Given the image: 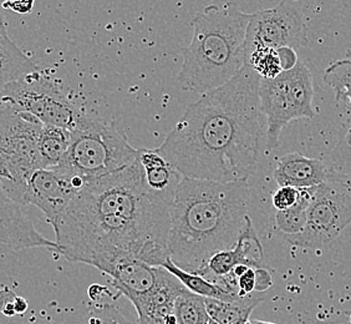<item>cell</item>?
Listing matches in <instances>:
<instances>
[{
  "label": "cell",
  "instance_id": "1",
  "mask_svg": "<svg viewBox=\"0 0 351 324\" xmlns=\"http://www.w3.org/2000/svg\"><path fill=\"white\" fill-rule=\"evenodd\" d=\"M175 191L149 189L138 160L88 180L53 224L58 253L112 279L132 258L161 267L169 258Z\"/></svg>",
  "mask_w": 351,
  "mask_h": 324
},
{
  "label": "cell",
  "instance_id": "2",
  "mask_svg": "<svg viewBox=\"0 0 351 324\" xmlns=\"http://www.w3.org/2000/svg\"><path fill=\"white\" fill-rule=\"evenodd\" d=\"M259 81L247 64L230 82L201 95L156 151L183 177L248 183L262 134Z\"/></svg>",
  "mask_w": 351,
  "mask_h": 324
},
{
  "label": "cell",
  "instance_id": "3",
  "mask_svg": "<svg viewBox=\"0 0 351 324\" xmlns=\"http://www.w3.org/2000/svg\"><path fill=\"white\" fill-rule=\"evenodd\" d=\"M248 183L181 177L171 212L167 251L181 270L201 276L218 252L236 246L248 220Z\"/></svg>",
  "mask_w": 351,
  "mask_h": 324
},
{
  "label": "cell",
  "instance_id": "4",
  "mask_svg": "<svg viewBox=\"0 0 351 324\" xmlns=\"http://www.w3.org/2000/svg\"><path fill=\"white\" fill-rule=\"evenodd\" d=\"M250 15L236 3L210 4L192 21L191 43L183 47L176 80L184 91L203 95L230 82L247 65L245 38Z\"/></svg>",
  "mask_w": 351,
  "mask_h": 324
},
{
  "label": "cell",
  "instance_id": "5",
  "mask_svg": "<svg viewBox=\"0 0 351 324\" xmlns=\"http://www.w3.org/2000/svg\"><path fill=\"white\" fill-rule=\"evenodd\" d=\"M138 160V149L108 122L84 115L71 130V146L58 170L85 181L115 174Z\"/></svg>",
  "mask_w": 351,
  "mask_h": 324
},
{
  "label": "cell",
  "instance_id": "6",
  "mask_svg": "<svg viewBox=\"0 0 351 324\" xmlns=\"http://www.w3.org/2000/svg\"><path fill=\"white\" fill-rule=\"evenodd\" d=\"M43 124L8 105L0 110V183L14 202H23L29 178L41 170L39 136Z\"/></svg>",
  "mask_w": 351,
  "mask_h": 324
},
{
  "label": "cell",
  "instance_id": "7",
  "mask_svg": "<svg viewBox=\"0 0 351 324\" xmlns=\"http://www.w3.org/2000/svg\"><path fill=\"white\" fill-rule=\"evenodd\" d=\"M261 113L267 117V148L276 149L283 128L298 119H314L313 78L303 62L276 79L259 81Z\"/></svg>",
  "mask_w": 351,
  "mask_h": 324
},
{
  "label": "cell",
  "instance_id": "8",
  "mask_svg": "<svg viewBox=\"0 0 351 324\" xmlns=\"http://www.w3.org/2000/svg\"><path fill=\"white\" fill-rule=\"evenodd\" d=\"M350 223L351 178L331 170L328 181L311 189L304 230L283 240L300 248L317 250L335 242Z\"/></svg>",
  "mask_w": 351,
  "mask_h": 324
},
{
  "label": "cell",
  "instance_id": "9",
  "mask_svg": "<svg viewBox=\"0 0 351 324\" xmlns=\"http://www.w3.org/2000/svg\"><path fill=\"white\" fill-rule=\"evenodd\" d=\"M0 104L34 116L43 125L70 131L85 115L69 100L56 82L39 69L8 85Z\"/></svg>",
  "mask_w": 351,
  "mask_h": 324
},
{
  "label": "cell",
  "instance_id": "10",
  "mask_svg": "<svg viewBox=\"0 0 351 324\" xmlns=\"http://www.w3.org/2000/svg\"><path fill=\"white\" fill-rule=\"evenodd\" d=\"M308 43V25L294 4L280 1L276 7L250 15L245 38L247 56L259 47H291L298 50Z\"/></svg>",
  "mask_w": 351,
  "mask_h": 324
},
{
  "label": "cell",
  "instance_id": "11",
  "mask_svg": "<svg viewBox=\"0 0 351 324\" xmlns=\"http://www.w3.org/2000/svg\"><path fill=\"white\" fill-rule=\"evenodd\" d=\"M77 192L73 176L58 169L38 170L27 181L21 205L38 207L53 226Z\"/></svg>",
  "mask_w": 351,
  "mask_h": 324
},
{
  "label": "cell",
  "instance_id": "12",
  "mask_svg": "<svg viewBox=\"0 0 351 324\" xmlns=\"http://www.w3.org/2000/svg\"><path fill=\"white\" fill-rule=\"evenodd\" d=\"M184 288L175 276L160 267L155 286L145 294L130 299L138 316L137 324H177L173 305Z\"/></svg>",
  "mask_w": 351,
  "mask_h": 324
},
{
  "label": "cell",
  "instance_id": "13",
  "mask_svg": "<svg viewBox=\"0 0 351 324\" xmlns=\"http://www.w3.org/2000/svg\"><path fill=\"white\" fill-rule=\"evenodd\" d=\"M0 244L14 251L44 247L58 252V244L39 233L24 213L19 203L14 202L0 187Z\"/></svg>",
  "mask_w": 351,
  "mask_h": 324
},
{
  "label": "cell",
  "instance_id": "14",
  "mask_svg": "<svg viewBox=\"0 0 351 324\" xmlns=\"http://www.w3.org/2000/svg\"><path fill=\"white\" fill-rule=\"evenodd\" d=\"M330 174V167L322 160L291 152L278 159L273 176L279 187L303 189H313L324 183Z\"/></svg>",
  "mask_w": 351,
  "mask_h": 324
},
{
  "label": "cell",
  "instance_id": "15",
  "mask_svg": "<svg viewBox=\"0 0 351 324\" xmlns=\"http://www.w3.org/2000/svg\"><path fill=\"white\" fill-rule=\"evenodd\" d=\"M263 299V296L253 293L247 297L237 298L230 302L212 298H204V302L210 321L215 323L247 324L250 323L248 321L252 312Z\"/></svg>",
  "mask_w": 351,
  "mask_h": 324
},
{
  "label": "cell",
  "instance_id": "16",
  "mask_svg": "<svg viewBox=\"0 0 351 324\" xmlns=\"http://www.w3.org/2000/svg\"><path fill=\"white\" fill-rule=\"evenodd\" d=\"M138 161L149 189L165 192L176 189L181 177L155 150L138 149Z\"/></svg>",
  "mask_w": 351,
  "mask_h": 324
},
{
  "label": "cell",
  "instance_id": "17",
  "mask_svg": "<svg viewBox=\"0 0 351 324\" xmlns=\"http://www.w3.org/2000/svg\"><path fill=\"white\" fill-rule=\"evenodd\" d=\"M36 70L34 62L13 41H0V99L8 85Z\"/></svg>",
  "mask_w": 351,
  "mask_h": 324
},
{
  "label": "cell",
  "instance_id": "18",
  "mask_svg": "<svg viewBox=\"0 0 351 324\" xmlns=\"http://www.w3.org/2000/svg\"><path fill=\"white\" fill-rule=\"evenodd\" d=\"M71 146V131L66 128L47 126L39 136V156L41 169H56L65 160Z\"/></svg>",
  "mask_w": 351,
  "mask_h": 324
},
{
  "label": "cell",
  "instance_id": "19",
  "mask_svg": "<svg viewBox=\"0 0 351 324\" xmlns=\"http://www.w3.org/2000/svg\"><path fill=\"white\" fill-rule=\"evenodd\" d=\"M311 189H300L298 202L285 211H277L274 215V231L282 238L297 236L304 230L311 205Z\"/></svg>",
  "mask_w": 351,
  "mask_h": 324
},
{
  "label": "cell",
  "instance_id": "20",
  "mask_svg": "<svg viewBox=\"0 0 351 324\" xmlns=\"http://www.w3.org/2000/svg\"><path fill=\"white\" fill-rule=\"evenodd\" d=\"M161 267L163 270L169 272L172 276H175L189 292L195 293L197 296H201L203 298H212V299H219V301H224V302H230V301H234L237 298H241L230 294V292H227L221 286L210 282L208 279H206L202 276L193 275V273H189V272L178 268L169 258L166 259V262H163Z\"/></svg>",
  "mask_w": 351,
  "mask_h": 324
},
{
  "label": "cell",
  "instance_id": "21",
  "mask_svg": "<svg viewBox=\"0 0 351 324\" xmlns=\"http://www.w3.org/2000/svg\"><path fill=\"white\" fill-rule=\"evenodd\" d=\"M173 314L177 324H208L210 322L204 298L189 292L187 288L176 298Z\"/></svg>",
  "mask_w": 351,
  "mask_h": 324
},
{
  "label": "cell",
  "instance_id": "22",
  "mask_svg": "<svg viewBox=\"0 0 351 324\" xmlns=\"http://www.w3.org/2000/svg\"><path fill=\"white\" fill-rule=\"evenodd\" d=\"M237 258L239 264H245L253 268H268L264 261V251L261 241L257 236V232L254 230L253 222L248 217L243 232L237 241L236 246L233 247Z\"/></svg>",
  "mask_w": 351,
  "mask_h": 324
},
{
  "label": "cell",
  "instance_id": "23",
  "mask_svg": "<svg viewBox=\"0 0 351 324\" xmlns=\"http://www.w3.org/2000/svg\"><path fill=\"white\" fill-rule=\"evenodd\" d=\"M324 81L335 91L338 102L348 100L351 113V49L346 51V59L332 62L325 70Z\"/></svg>",
  "mask_w": 351,
  "mask_h": 324
},
{
  "label": "cell",
  "instance_id": "24",
  "mask_svg": "<svg viewBox=\"0 0 351 324\" xmlns=\"http://www.w3.org/2000/svg\"><path fill=\"white\" fill-rule=\"evenodd\" d=\"M247 64L261 79L265 80L276 79L283 73L277 50L270 47H259L253 50L247 56Z\"/></svg>",
  "mask_w": 351,
  "mask_h": 324
},
{
  "label": "cell",
  "instance_id": "25",
  "mask_svg": "<svg viewBox=\"0 0 351 324\" xmlns=\"http://www.w3.org/2000/svg\"><path fill=\"white\" fill-rule=\"evenodd\" d=\"M273 286V279L268 268H253L250 267L241 277L237 278L238 297L243 298L253 294L254 292H265Z\"/></svg>",
  "mask_w": 351,
  "mask_h": 324
},
{
  "label": "cell",
  "instance_id": "26",
  "mask_svg": "<svg viewBox=\"0 0 351 324\" xmlns=\"http://www.w3.org/2000/svg\"><path fill=\"white\" fill-rule=\"evenodd\" d=\"M88 324H135L130 322L115 305L99 303L88 312Z\"/></svg>",
  "mask_w": 351,
  "mask_h": 324
},
{
  "label": "cell",
  "instance_id": "27",
  "mask_svg": "<svg viewBox=\"0 0 351 324\" xmlns=\"http://www.w3.org/2000/svg\"><path fill=\"white\" fill-rule=\"evenodd\" d=\"M300 189L294 187H279L273 194L271 202L277 211H285L293 207L299 200Z\"/></svg>",
  "mask_w": 351,
  "mask_h": 324
},
{
  "label": "cell",
  "instance_id": "28",
  "mask_svg": "<svg viewBox=\"0 0 351 324\" xmlns=\"http://www.w3.org/2000/svg\"><path fill=\"white\" fill-rule=\"evenodd\" d=\"M277 51L283 73L284 71H289L291 69L297 67V64L299 62L297 50H294L291 47H280V49H277Z\"/></svg>",
  "mask_w": 351,
  "mask_h": 324
},
{
  "label": "cell",
  "instance_id": "29",
  "mask_svg": "<svg viewBox=\"0 0 351 324\" xmlns=\"http://www.w3.org/2000/svg\"><path fill=\"white\" fill-rule=\"evenodd\" d=\"M15 298H16V294L10 288L5 287L4 290H0V312L4 316H7V317L15 316V311H14Z\"/></svg>",
  "mask_w": 351,
  "mask_h": 324
},
{
  "label": "cell",
  "instance_id": "30",
  "mask_svg": "<svg viewBox=\"0 0 351 324\" xmlns=\"http://www.w3.org/2000/svg\"><path fill=\"white\" fill-rule=\"evenodd\" d=\"M34 8V1H3L4 10H12L18 14L32 13Z\"/></svg>",
  "mask_w": 351,
  "mask_h": 324
},
{
  "label": "cell",
  "instance_id": "31",
  "mask_svg": "<svg viewBox=\"0 0 351 324\" xmlns=\"http://www.w3.org/2000/svg\"><path fill=\"white\" fill-rule=\"evenodd\" d=\"M101 294H104V296H111V293H110L108 287L100 286V284H93V286L88 288V297H90V299H93L94 302H96V304H99L101 302Z\"/></svg>",
  "mask_w": 351,
  "mask_h": 324
},
{
  "label": "cell",
  "instance_id": "32",
  "mask_svg": "<svg viewBox=\"0 0 351 324\" xmlns=\"http://www.w3.org/2000/svg\"><path fill=\"white\" fill-rule=\"evenodd\" d=\"M3 3L0 1V41H9L10 38L8 35L5 21H4V13H3Z\"/></svg>",
  "mask_w": 351,
  "mask_h": 324
},
{
  "label": "cell",
  "instance_id": "33",
  "mask_svg": "<svg viewBox=\"0 0 351 324\" xmlns=\"http://www.w3.org/2000/svg\"><path fill=\"white\" fill-rule=\"evenodd\" d=\"M14 311H15V314H24L27 311V299L16 296L14 301Z\"/></svg>",
  "mask_w": 351,
  "mask_h": 324
},
{
  "label": "cell",
  "instance_id": "34",
  "mask_svg": "<svg viewBox=\"0 0 351 324\" xmlns=\"http://www.w3.org/2000/svg\"><path fill=\"white\" fill-rule=\"evenodd\" d=\"M338 146H341L344 149L346 148V149L351 150V124L350 126L346 130L344 137H343V140L339 143Z\"/></svg>",
  "mask_w": 351,
  "mask_h": 324
},
{
  "label": "cell",
  "instance_id": "35",
  "mask_svg": "<svg viewBox=\"0 0 351 324\" xmlns=\"http://www.w3.org/2000/svg\"><path fill=\"white\" fill-rule=\"evenodd\" d=\"M250 324H270V323H262V322H256V323H250Z\"/></svg>",
  "mask_w": 351,
  "mask_h": 324
},
{
  "label": "cell",
  "instance_id": "36",
  "mask_svg": "<svg viewBox=\"0 0 351 324\" xmlns=\"http://www.w3.org/2000/svg\"><path fill=\"white\" fill-rule=\"evenodd\" d=\"M337 148H339V149L344 150V148H341V146H337ZM345 150H349V149H345ZM349 151H351V150H349Z\"/></svg>",
  "mask_w": 351,
  "mask_h": 324
},
{
  "label": "cell",
  "instance_id": "37",
  "mask_svg": "<svg viewBox=\"0 0 351 324\" xmlns=\"http://www.w3.org/2000/svg\"><path fill=\"white\" fill-rule=\"evenodd\" d=\"M208 324H216V323H215V322H213V321H210V323H208Z\"/></svg>",
  "mask_w": 351,
  "mask_h": 324
},
{
  "label": "cell",
  "instance_id": "38",
  "mask_svg": "<svg viewBox=\"0 0 351 324\" xmlns=\"http://www.w3.org/2000/svg\"><path fill=\"white\" fill-rule=\"evenodd\" d=\"M0 110H1V104H0Z\"/></svg>",
  "mask_w": 351,
  "mask_h": 324
},
{
  "label": "cell",
  "instance_id": "39",
  "mask_svg": "<svg viewBox=\"0 0 351 324\" xmlns=\"http://www.w3.org/2000/svg\"><path fill=\"white\" fill-rule=\"evenodd\" d=\"M350 324H351V319H350Z\"/></svg>",
  "mask_w": 351,
  "mask_h": 324
}]
</instances>
